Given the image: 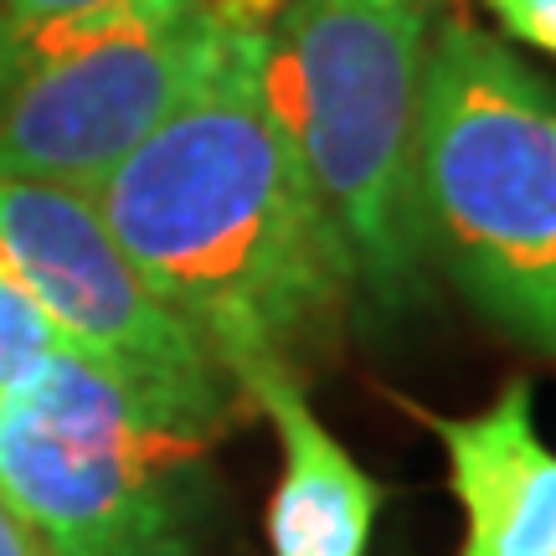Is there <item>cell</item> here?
<instances>
[{"label": "cell", "mask_w": 556, "mask_h": 556, "mask_svg": "<svg viewBox=\"0 0 556 556\" xmlns=\"http://www.w3.org/2000/svg\"><path fill=\"white\" fill-rule=\"evenodd\" d=\"M93 201L232 387L294 366L356 289L263 93V31H227L212 73L93 186Z\"/></svg>", "instance_id": "1"}, {"label": "cell", "mask_w": 556, "mask_h": 556, "mask_svg": "<svg viewBox=\"0 0 556 556\" xmlns=\"http://www.w3.org/2000/svg\"><path fill=\"white\" fill-rule=\"evenodd\" d=\"M206 428L58 345L0 397V500L47 556H180Z\"/></svg>", "instance_id": "4"}, {"label": "cell", "mask_w": 556, "mask_h": 556, "mask_svg": "<svg viewBox=\"0 0 556 556\" xmlns=\"http://www.w3.org/2000/svg\"><path fill=\"white\" fill-rule=\"evenodd\" d=\"M448 454V490L464 510L458 556H556V454L531 417V381L510 377L475 417L422 413Z\"/></svg>", "instance_id": "7"}, {"label": "cell", "mask_w": 556, "mask_h": 556, "mask_svg": "<svg viewBox=\"0 0 556 556\" xmlns=\"http://www.w3.org/2000/svg\"><path fill=\"white\" fill-rule=\"evenodd\" d=\"M0 5H5V21H58V16L93 11L103 0H0Z\"/></svg>", "instance_id": "12"}, {"label": "cell", "mask_w": 556, "mask_h": 556, "mask_svg": "<svg viewBox=\"0 0 556 556\" xmlns=\"http://www.w3.org/2000/svg\"><path fill=\"white\" fill-rule=\"evenodd\" d=\"M505 37L556 58V0H484Z\"/></svg>", "instance_id": "10"}, {"label": "cell", "mask_w": 556, "mask_h": 556, "mask_svg": "<svg viewBox=\"0 0 556 556\" xmlns=\"http://www.w3.org/2000/svg\"><path fill=\"white\" fill-rule=\"evenodd\" d=\"M238 392L268 413L283 448L278 490L268 505L274 556H366L371 520L381 510V484L315 417L294 366H263L242 377Z\"/></svg>", "instance_id": "8"}, {"label": "cell", "mask_w": 556, "mask_h": 556, "mask_svg": "<svg viewBox=\"0 0 556 556\" xmlns=\"http://www.w3.org/2000/svg\"><path fill=\"white\" fill-rule=\"evenodd\" d=\"M422 62V0H283L263 31V93L356 289L387 315L433 289L417 176Z\"/></svg>", "instance_id": "2"}, {"label": "cell", "mask_w": 556, "mask_h": 556, "mask_svg": "<svg viewBox=\"0 0 556 556\" xmlns=\"http://www.w3.org/2000/svg\"><path fill=\"white\" fill-rule=\"evenodd\" d=\"M212 21H222L227 31H268L274 16L283 11V0H197Z\"/></svg>", "instance_id": "11"}, {"label": "cell", "mask_w": 556, "mask_h": 556, "mask_svg": "<svg viewBox=\"0 0 556 556\" xmlns=\"http://www.w3.org/2000/svg\"><path fill=\"white\" fill-rule=\"evenodd\" d=\"M227 26L197 0H103L0 26V176L93 191L217 62Z\"/></svg>", "instance_id": "5"}, {"label": "cell", "mask_w": 556, "mask_h": 556, "mask_svg": "<svg viewBox=\"0 0 556 556\" xmlns=\"http://www.w3.org/2000/svg\"><path fill=\"white\" fill-rule=\"evenodd\" d=\"M0 556H47L37 546V536L21 526V516L5 505V500H0Z\"/></svg>", "instance_id": "13"}, {"label": "cell", "mask_w": 556, "mask_h": 556, "mask_svg": "<svg viewBox=\"0 0 556 556\" xmlns=\"http://www.w3.org/2000/svg\"><path fill=\"white\" fill-rule=\"evenodd\" d=\"M0 263L26 283L73 351L109 366L139 397L206 433L227 422L242 392L197 330L139 278L93 191L0 176Z\"/></svg>", "instance_id": "6"}, {"label": "cell", "mask_w": 556, "mask_h": 556, "mask_svg": "<svg viewBox=\"0 0 556 556\" xmlns=\"http://www.w3.org/2000/svg\"><path fill=\"white\" fill-rule=\"evenodd\" d=\"M58 345H67L62 330L41 315V304L26 294V283L0 263V397L16 392Z\"/></svg>", "instance_id": "9"}, {"label": "cell", "mask_w": 556, "mask_h": 556, "mask_svg": "<svg viewBox=\"0 0 556 556\" xmlns=\"http://www.w3.org/2000/svg\"><path fill=\"white\" fill-rule=\"evenodd\" d=\"M417 176L433 258L479 315L556 361V99L469 21L428 41Z\"/></svg>", "instance_id": "3"}]
</instances>
